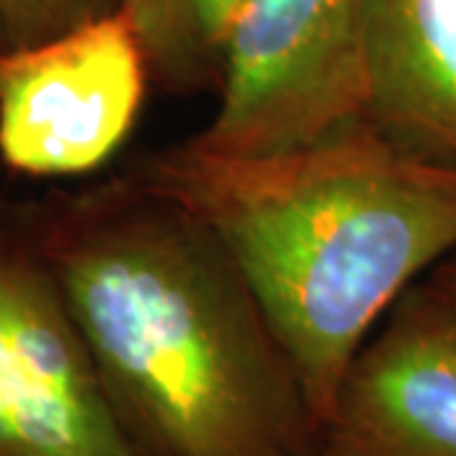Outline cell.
Returning a JSON list of instances; mask_svg holds the SVG:
<instances>
[{
  "instance_id": "1",
  "label": "cell",
  "mask_w": 456,
  "mask_h": 456,
  "mask_svg": "<svg viewBox=\"0 0 456 456\" xmlns=\"http://www.w3.org/2000/svg\"><path fill=\"white\" fill-rule=\"evenodd\" d=\"M33 241L142 456H314L317 419L241 266L132 170L26 200Z\"/></svg>"
},
{
  "instance_id": "2",
  "label": "cell",
  "mask_w": 456,
  "mask_h": 456,
  "mask_svg": "<svg viewBox=\"0 0 456 456\" xmlns=\"http://www.w3.org/2000/svg\"><path fill=\"white\" fill-rule=\"evenodd\" d=\"M130 170L196 213L241 266L317 428L362 342L456 254V163L401 145L365 117L256 158L185 140Z\"/></svg>"
},
{
  "instance_id": "3",
  "label": "cell",
  "mask_w": 456,
  "mask_h": 456,
  "mask_svg": "<svg viewBox=\"0 0 456 456\" xmlns=\"http://www.w3.org/2000/svg\"><path fill=\"white\" fill-rule=\"evenodd\" d=\"M218 104L193 145L231 158L310 145L365 117L360 0H246Z\"/></svg>"
},
{
  "instance_id": "4",
  "label": "cell",
  "mask_w": 456,
  "mask_h": 456,
  "mask_svg": "<svg viewBox=\"0 0 456 456\" xmlns=\"http://www.w3.org/2000/svg\"><path fill=\"white\" fill-rule=\"evenodd\" d=\"M0 456H142L33 241L0 198Z\"/></svg>"
},
{
  "instance_id": "5",
  "label": "cell",
  "mask_w": 456,
  "mask_h": 456,
  "mask_svg": "<svg viewBox=\"0 0 456 456\" xmlns=\"http://www.w3.org/2000/svg\"><path fill=\"white\" fill-rule=\"evenodd\" d=\"M150 69L117 11L41 44L0 49V163L26 178H79L125 145Z\"/></svg>"
},
{
  "instance_id": "6",
  "label": "cell",
  "mask_w": 456,
  "mask_h": 456,
  "mask_svg": "<svg viewBox=\"0 0 456 456\" xmlns=\"http://www.w3.org/2000/svg\"><path fill=\"white\" fill-rule=\"evenodd\" d=\"M314 456H456V314L426 281L347 365Z\"/></svg>"
},
{
  "instance_id": "7",
  "label": "cell",
  "mask_w": 456,
  "mask_h": 456,
  "mask_svg": "<svg viewBox=\"0 0 456 456\" xmlns=\"http://www.w3.org/2000/svg\"><path fill=\"white\" fill-rule=\"evenodd\" d=\"M365 119L456 163V0H360Z\"/></svg>"
},
{
  "instance_id": "8",
  "label": "cell",
  "mask_w": 456,
  "mask_h": 456,
  "mask_svg": "<svg viewBox=\"0 0 456 456\" xmlns=\"http://www.w3.org/2000/svg\"><path fill=\"white\" fill-rule=\"evenodd\" d=\"M246 0H119L150 79L170 94L216 92L231 26Z\"/></svg>"
},
{
  "instance_id": "9",
  "label": "cell",
  "mask_w": 456,
  "mask_h": 456,
  "mask_svg": "<svg viewBox=\"0 0 456 456\" xmlns=\"http://www.w3.org/2000/svg\"><path fill=\"white\" fill-rule=\"evenodd\" d=\"M119 0H0L3 49L31 46L110 16Z\"/></svg>"
},
{
  "instance_id": "10",
  "label": "cell",
  "mask_w": 456,
  "mask_h": 456,
  "mask_svg": "<svg viewBox=\"0 0 456 456\" xmlns=\"http://www.w3.org/2000/svg\"><path fill=\"white\" fill-rule=\"evenodd\" d=\"M424 281L428 284V289L456 314V254L441 261Z\"/></svg>"
},
{
  "instance_id": "11",
  "label": "cell",
  "mask_w": 456,
  "mask_h": 456,
  "mask_svg": "<svg viewBox=\"0 0 456 456\" xmlns=\"http://www.w3.org/2000/svg\"><path fill=\"white\" fill-rule=\"evenodd\" d=\"M0 49H3V36H0Z\"/></svg>"
}]
</instances>
